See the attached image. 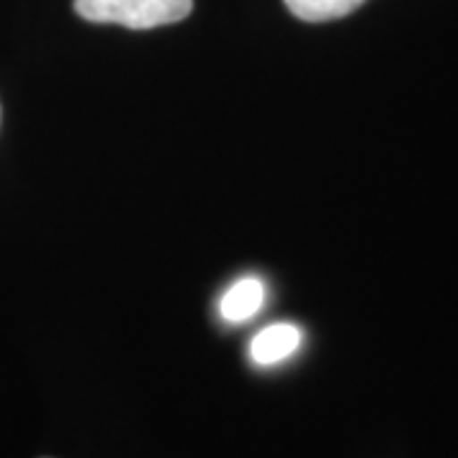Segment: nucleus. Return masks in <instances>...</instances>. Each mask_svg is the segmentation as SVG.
<instances>
[{"mask_svg": "<svg viewBox=\"0 0 458 458\" xmlns=\"http://www.w3.org/2000/svg\"><path fill=\"white\" fill-rule=\"evenodd\" d=\"M74 11L89 23L143 31L183 21L194 11V0H74Z\"/></svg>", "mask_w": 458, "mask_h": 458, "instance_id": "obj_1", "label": "nucleus"}, {"mask_svg": "<svg viewBox=\"0 0 458 458\" xmlns=\"http://www.w3.org/2000/svg\"><path fill=\"white\" fill-rule=\"evenodd\" d=\"M301 346V331L293 324H273L262 328L260 334L250 344V357L260 367H270L288 360Z\"/></svg>", "mask_w": 458, "mask_h": 458, "instance_id": "obj_2", "label": "nucleus"}, {"mask_svg": "<svg viewBox=\"0 0 458 458\" xmlns=\"http://www.w3.org/2000/svg\"><path fill=\"white\" fill-rule=\"evenodd\" d=\"M265 303V285L258 278H242L237 280L227 293L222 295L219 311L225 321L232 324H242L247 318H252L255 313L260 311Z\"/></svg>", "mask_w": 458, "mask_h": 458, "instance_id": "obj_3", "label": "nucleus"}, {"mask_svg": "<svg viewBox=\"0 0 458 458\" xmlns=\"http://www.w3.org/2000/svg\"><path fill=\"white\" fill-rule=\"evenodd\" d=\"M364 0H285L288 11L301 21L309 23H324L336 18L349 16L360 8Z\"/></svg>", "mask_w": 458, "mask_h": 458, "instance_id": "obj_4", "label": "nucleus"}]
</instances>
